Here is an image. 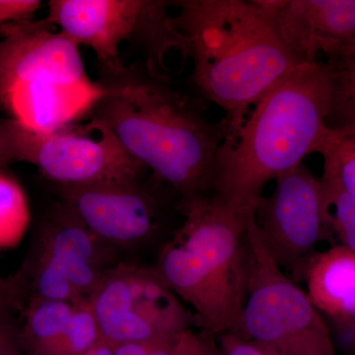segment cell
<instances>
[{"instance_id": "cell-1", "label": "cell", "mask_w": 355, "mask_h": 355, "mask_svg": "<svg viewBox=\"0 0 355 355\" xmlns=\"http://www.w3.org/2000/svg\"><path fill=\"white\" fill-rule=\"evenodd\" d=\"M106 94L89 118L101 121L133 159L181 198L211 191L217 150L229 135L197 100L144 60L100 73Z\"/></svg>"}, {"instance_id": "cell-2", "label": "cell", "mask_w": 355, "mask_h": 355, "mask_svg": "<svg viewBox=\"0 0 355 355\" xmlns=\"http://www.w3.org/2000/svg\"><path fill=\"white\" fill-rule=\"evenodd\" d=\"M331 98L326 62H304L287 74L219 146L211 193L234 207L254 209L268 182L320 153L331 132Z\"/></svg>"}, {"instance_id": "cell-3", "label": "cell", "mask_w": 355, "mask_h": 355, "mask_svg": "<svg viewBox=\"0 0 355 355\" xmlns=\"http://www.w3.org/2000/svg\"><path fill=\"white\" fill-rule=\"evenodd\" d=\"M173 6L179 10L175 25L188 41L193 83L223 110L231 137L251 106L302 62L257 0H179Z\"/></svg>"}, {"instance_id": "cell-4", "label": "cell", "mask_w": 355, "mask_h": 355, "mask_svg": "<svg viewBox=\"0 0 355 355\" xmlns=\"http://www.w3.org/2000/svg\"><path fill=\"white\" fill-rule=\"evenodd\" d=\"M176 209L183 221L154 268L191 306L202 333H237L247 298L248 226L254 207H234L210 191L180 198Z\"/></svg>"}, {"instance_id": "cell-5", "label": "cell", "mask_w": 355, "mask_h": 355, "mask_svg": "<svg viewBox=\"0 0 355 355\" xmlns=\"http://www.w3.org/2000/svg\"><path fill=\"white\" fill-rule=\"evenodd\" d=\"M43 20L0 31V109L39 132L88 120L106 89L88 76L79 46Z\"/></svg>"}, {"instance_id": "cell-6", "label": "cell", "mask_w": 355, "mask_h": 355, "mask_svg": "<svg viewBox=\"0 0 355 355\" xmlns=\"http://www.w3.org/2000/svg\"><path fill=\"white\" fill-rule=\"evenodd\" d=\"M165 0H51L46 20L77 46L94 51L100 73H116L125 67L120 46L133 42L144 51L149 67L166 73L168 53L189 58L188 41L169 12Z\"/></svg>"}, {"instance_id": "cell-7", "label": "cell", "mask_w": 355, "mask_h": 355, "mask_svg": "<svg viewBox=\"0 0 355 355\" xmlns=\"http://www.w3.org/2000/svg\"><path fill=\"white\" fill-rule=\"evenodd\" d=\"M249 282L238 335L279 355H336L331 333L307 292L266 251L254 220L248 226Z\"/></svg>"}, {"instance_id": "cell-8", "label": "cell", "mask_w": 355, "mask_h": 355, "mask_svg": "<svg viewBox=\"0 0 355 355\" xmlns=\"http://www.w3.org/2000/svg\"><path fill=\"white\" fill-rule=\"evenodd\" d=\"M116 257L114 250L60 202L42 217L13 277L26 302L40 298L79 304L87 300L105 272L119 263Z\"/></svg>"}, {"instance_id": "cell-9", "label": "cell", "mask_w": 355, "mask_h": 355, "mask_svg": "<svg viewBox=\"0 0 355 355\" xmlns=\"http://www.w3.org/2000/svg\"><path fill=\"white\" fill-rule=\"evenodd\" d=\"M7 161L36 166L58 186L135 181L147 170L101 121L89 118L51 132H39L0 119Z\"/></svg>"}, {"instance_id": "cell-10", "label": "cell", "mask_w": 355, "mask_h": 355, "mask_svg": "<svg viewBox=\"0 0 355 355\" xmlns=\"http://www.w3.org/2000/svg\"><path fill=\"white\" fill-rule=\"evenodd\" d=\"M87 300L102 340L114 347L173 338L198 324L155 268L116 263Z\"/></svg>"}, {"instance_id": "cell-11", "label": "cell", "mask_w": 355, "mask_h": 355, "mask_svg": "<svg viewBox=\"0 0 355 355\" xmlns=\"http://www.w3.org/2000/svg\"><path fill=\"white\" fill-rule=\"evenodd\" d=\"M254 220L263 246L296 284L305 282L317 246L331 236L322 209V182L301 163L275 180L268 197L254 205Z\"/></svg>"}, {"instance_id": "cell-12", "label": "cell", "mask_w": 355, "mask_h": 355, "mask_svg": "<svg viewBox=\"0 0 355 355\" xmlns=\"http://www.w3.org/2000/svg\"><path fill=\"white\" fill-rule=\"evenodd\" d=\"M60 202L114 251L140 246L157 235L165 217L163 193L139 180L58 186Z\"/></svg>"}, {"instance_id": "cell-13", "label": "cell", "mask_w": 355, "mask_h": 355, "mask_svg": "<svg viewBox=\"0 0 355 355\" xmlns=\"http://www.w3.org/2000/svg\"><path fill=\"white\" fill-rule=\"evenodd\" d=\"M280 42L300 62L355 48V0H257Z\"/></svg>"}, {"instance_id": "cell-14", "label": "cell", "mask_w": 355, "mask_h": 355, "mask_svg": "<svg viewBox=\"0 0 355 355\" xmlns=\"http://www.w3.org/2000/svg\"><path fill=\"white\" fill-rule=\"evenodd\" d=\"M305 284L311 302L336 326L355 320V252L335 245L319 252L311 263Z\"/></svg>"}, {"instance_id": "cell-15", "label": "cell", "mask_w": 355, "mask_h": 355, "mask_svg": "<svg viewBox=\"0 0 355 355\" xmlns=\"http://www.w3.org/2000/svg\"><path fill=\"white\" fill-rule=\"evenodd\" d=\"M76 305L40 298L26 302L20 342L28 355H44L50 349L69 323Z\"/></svg>"}, {"instance_id": "cell-16", "label": "cell", "mask_w": 355, "mask_h": 355, "mask_svg": "<svg viewBox=\"0 0 355 355\" xmlns=\"http://www.w3.org/2000/svg\"><path fill=\"white\" fill-rule=\"evenodd\" d=\"M333 81L331 114L333 130H355V48L327 58Z\"/></svg>"}, {"instance_id": "cell-17", "label": "cell", "mask_w": 355, "mask_h": 355, "mask_svg": "<svg viewBox=\"0 0 355 355\" xmlns=\"http://www.w3.org/2000/svg\"><path fill=\"white\" fill-rule=\"evenodd\" d=\"M323 176L355 198V130H333L319 153Z\"/></svg>"}, {"instance_id": "cell-18", "label": "cell", "mask_w": 355, "mask_h": 355, "mask_svg": "<svg viewBox=\"0 0 355 355\" xmlns=\"http://www.w3.org/2000/svg\"><path fill=\"white\" fill-rule=\"evenodd\" d=\"M322 209L324 225L331 238L355 252V198L340 186L321 178Z\"/></svg>"}, {"instance_id": "cell-19", "label": "cell", "mask_w": 355, "mask_h": 355, "mask_svg": "<svg viewBox=\"0 0 355 355\" xmlns=\"http://www.w3.org/2000/svg\"><path fill=\"white\" fill-rule=\"evenodd\" d=\"M102 340L88 300L76 305L64 330L44 355H83Z\"/></svg>"}, {"instance_id": "cell-20", "label": "cell", "mask_w": 355, "mask_h": 355, "mask_svg": "<svg viewBox=\"0 0 355 355\" xmlns=\"http://www.w3.org/2000/svg\"><path fill=\"white\" fill-rule=\"evenodd\" d=\"M30 214L22 189L0 171V247L19 241L29 224Z\"/></svg>"}, {"instance_id": "cell-21", "label": "cell", "mask_w": 355, "mask_h": 355, "mask_svg": "<svg viewBox=\"0 0 355 355\" xmlns=\"http://www.w3.org/2000/svg\"><path fill=\"white\" fill-rule=\"evenodd\" d=\"M195 336L188 330L164 340L125 343L114 347V355H189Z\"/></svg>"}, {"instance_id": "cell-22", "label": "cell", "mask_w": 355, "mask_h": 355, "mask_svg": "<svg viewBox=\"0 0 355 355\" xmlns=\"http://www.w3.org/2000/svg\"><path fill=\"white\" fill-rule=\"evenodd\" d=\"M218 336L221 355H279L270 347L238 334L225 333Z\"/></svg>"}, {"instance_id": "cell-23", "label": "cell", "mask_w": 355, "mask_h": 355, "mask_svg": "<svg viewBox=\"0 0 355 355\" xmlns=\"http://www.w3.org/2000/svg\"><path fill=\"white\" fill-rule=\"evenodd\" d=\"M41 6L39 0H0V31L10 23L32 20Z\"/></svg>"}, {"instance_id": "cell-24", "label": "cell", "mask_w": 355, "mask_h": 355, "mask_svg": "<svg viewBox=\"0 0 355 355\" xmlns=\"http://www.w3.org/2000/svg\"><path fill=\"white\" fill-rule=\"evenodd\" d=\"M20 328L16 326L12 314L0 313V355H12L22 352Z\"/></svg>"}, {"instance_id": "cell-25", "label": "cell", "mask_w": 355, "mask_h": 355, "mask_svg": "<svg viewBox=\"0 0 355 355\" xmlns=\"http://www.w3.org/2000/svg\"><path fill=\"white\" fill-rule=\"evenodd\" d=\"M26 300L19 286L13 277L0 275V313L12 314L14 311L24 310Z\"/></svg>"}, {"instance_id": "cell-26", "label": "cell", "mask_w": 355, "mask_h": 355, "mask_svg": "<svg viewBox=\"0 0 355 355\" xmlns=\"http://www.w3.org/2000/svg\"><path fill=\"white\" fill-rule=\"evenodd\" d=\"M189 355H221L218 345L214 343V336L200 333L196 335Z\"/></svg>"}, {"instance_id": "cell-27", "label": "cell", "mask_w": 355, "mask_h": 355, "mask_svg": "<svg viewBox=\"0 0 355 355\" xmlns=\"http://www.w3.org/2000/svg\"><path fill=\"white\" fill-rule=\"evenodd\" d=\"M336 327L345 336L349 349L355 354V320L349 323L338 324Z\"/></svg>"}, {"instance_id": "cell-28", "label": "cell", "mask_w": 355, "mask_h": 355, "mask_svg": "<svg viewBox=\"0 0 355 355\" xmlns=\"http://www.w3.org/2000/svg\"><path fill=\"white\" fill-rule=\"evenodd\" d=\"M83 355H114V347L104 340H101Z\"/></svg>"}, {"instance_id": "cell-29", "label": "cell", "mask_w": 355, "mask_h": 355, "mask_svg": "<svg viewBox=\"0 0 355 355\" xmlns=\"http://www.w3.org/2000/svg\"><path fill=\"white\" fill-rule=\"evenodd\" d=\"M7 163H8V161H7L6 157V154H4L3 151V147H2L1 144V140H0V168H1L3 165L7 164Z\"/></svg>"}, {"instance_id": "cell-30", "label": "cell", "mask_w": 355, "mask_h": 355, "mask_svg": "<svg viewBox=\"0 0 355 355\" xmlns=\"http://www.w3.org/2000/svg\"><path fill=\"white\" fill-rule=\"evenodd\" d=\"M12 355H23V354H22V352H20V354H12Z\"/></svg>"}]
</instances>
